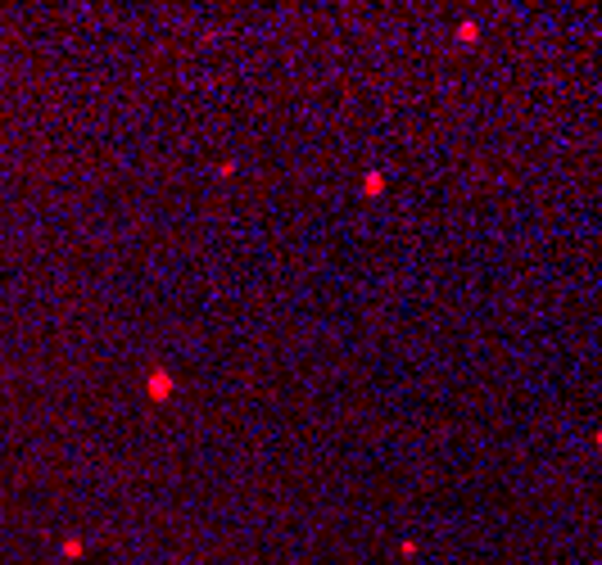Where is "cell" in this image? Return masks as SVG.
I'll list each match as a JSON object with an SVG mask.
<instances>
[{"instance_id": "obj_1", "label": "cell", "mask_w": 602, "mask_h": 565, "mask_svg": "<svg viewBox=\"0 0 602 565\" xmlns=\"http://www.w3.org/2000/svg\"><path fill=\"white\" fill-rule=\"evenodd\" d=\"M150 393H154V398H168V393H172V376H168V371H154V376H150Z\"/></svg>"}, {"instance_id": "obj_2", "label": "cell", "mask_w": 602, "mask_h": 565, "mask_svg": "<svg viewBox=\"0 0 602 565\" xmlns=\"http://www.w3.org/2000/svg\"><path fill=\"white\" fill-rule=\"evenodd\" d=\"M385 190V172H367V181H362V195H381Z\"/></svg>"}, {"instance_id": "obj_3", "label": "cell", "mask_w": 602, "mask_h": 565, "mask_svg": "<svg viewBox=\"0 0 602 565\" xmlns=\"http://www.w3.org/2000/svg\"><path fill=\"white\" fill-rule=\"evenodd\" d=\"M476 36H480V27H476V23H462V27H458V41H462V45H471Z\"/></svg>"}, {"instance_id": "obj_4", "label": "cell", "mask_w": 602, "mask_h": 565, "mask_svg": "<svg viewBox=\"0 0 602 565\" xmlns=\"http://www.w3.org/2000/svg\"><path fill=\"white\" fill-rule=\"evenodd\" d=\"M593 443H598V452H602V425H598V435H593Z\"/></svg>"}]
</instances>
